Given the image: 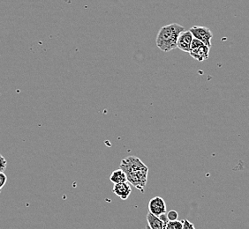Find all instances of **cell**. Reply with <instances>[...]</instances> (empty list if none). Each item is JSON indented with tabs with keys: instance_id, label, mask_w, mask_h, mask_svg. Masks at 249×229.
<instances>
[{
	"instance_id": "obj_6",
	"label": "cell",
	"mask_w": 249,
	"mask_h": 229,
	"mask_svg": "<svg viewBox=\"0 0 249 229\" xmlns=\"http://www.w3.org/2000/svg\"><path fill=\"white\" fill-rule=\"evenodd\" d=\"M167 221V216L165 214L157 217L149 213L147 215L148 225L146 226V229H166Z\"/></svg>"
},
{
	"instance_id": "obj_3",
	"label": "cell",
	"mask_w": 249,
	"mask_h": 229,
	"mask_svg": "<svg viewBox=\"0 0 249 229\" xmlns=\"http://www.w3.org/2000/svg\"><path fill=\"white\" fill-rule=\"evenodd\" d=\"M210 50H211L210 47L203 44L198 39L194 38L192 42L191 49H190L189 54L194 59H196L199 62H203L209 58Z\"/></svg>"
},
{
	"instance_id": "obj_14",
	"label": "cell",
	"mask_w": 249,
	"mask_h": 229,
	"mask_svg": "<svg viewBox=\"0 0 249 229\" xmlns=\"http://www.w3.org/2000/svg\"><path fill=\"white\" fill-rule=\"evenodd\" d=\"M182 229H196V227L190 221H188L187 220H183Z\"/></svg>"
},
{
	"instance_id": "obj_8",
	"label": "cell",
	"mask_w": 249,
	"mask_h": 229,
	"mask_svg": "<svg viewBox=\"0 0 249 229\" xmlns=\"http://www.w3.org/2000/svg\"><path fill=\"white\" fill-rule=\"evenodd\" d=\"M112 191L116 196L120 197L122 200H126L132 193V187L128 181L116 183L113 186Z\"/></svg>"
},
{
	"instance_id": "obj_13",
	"label": "cell",
	"mask_w": 249,
	"mask_h": 229,
	"mask_svg": "<svg viewBox=\"0 0 249 229\" xmlns=\"http://www.w3.org/2000/svg\"><path fill=\"white\" fill-rule=\"evenodd\" d=\"M166 216H167L168 220H177L178 218L177 212L174 210L170 211Z\"/></svg>"
},
{
	"instance_id": "obj_2",
	"label": "cell",
	"mask_w": 249,
	"mask_h": 229,
	"mask_svg": "<svg viewBox=\"0 0 249 229\" xmlns=\"http://www.w3.org/2000/svg\"><path fill=\"white\" fill-rule=\"evenodd\" d=\"M184 31V27L178 23L164 26L159 30L156 40L158 48L163 52H169L177 48L178 39Z\"/></svg>"
},
{
	"instance_id": "obj_11",
	"label": "cell",
	"mask_w": 249,
	"mask_h": 229,
	"mask_svg": "<svg viewBox=\"0 0 249 229\" xmlns=\"http://www.w3.org/2000/svg\"><path fill=\"white\" fill-rule=\"evenodd\" d=\"M7 167V162L3 155L0 154V173L5 172Z\"/></svg>"
},
{
	"instance_id": "obj_1",
	"label": "cell",
	"mask_w": 249,
	"mask_h": 229,
	"mask_svg": "<svg viewBox=\"0 0 249 229\" xmlns=\"http://www.w3.org/2000/svg\"><path fill=\"white\" fill-rule=\"evenodd\" d=\"M120 168L125 173L127 181L141 192H144L148 182L149 167L136 156L124 158L120 163Z\"/></svg>"
},
{
	"instance_id": "obj_9",
	"label": "cell",
	"mask_w": 249,
	"mask_h": 229,
	"mask_svg": "<svg viewBox=\"0 0 249 229\" xmlns=\"http://www.w3.org/2000/svg\"><path fill=\"white\" fill-rule=\"evenodd\" d=\"M110 181L112 183H121V182H124L127 181V178H126V175L121 168L116 169L114 171L110 174Z\"/></svg>"
},
{
	"instance_id": "obj_7",
	"label": "cell",
	"mask_w": 249,
	"mask_h": 229,
	"mask_svg": "<svg viewBox=\"0 0 249 229\" xmlns=\"http://www.w3.org/2000/svg\"><path fill=\"white\" fill-rule=\"evenodd\" d=\"M193 39H194V36L190 32V30L183 31L182 33L179 34L178 39L177 48L179 49L184 52L189 53L190 49H191Z\"/></svg>"
},
{
	"instance_id": "obj_10",
	"label": "cell",
	"mask_w": 249,
	"mask_h": 229,
	"mask_svg": "<svg viewBox=\"0 0 249 229\" xmlns=\"http://www.w3.org/2000/svg\"><path fill=\"white\" fill-rule=\"evenodd\" d=\"M183 220H168L166 229H182Z\"/></svg>"
},
{
	"instance_id": "obj_4",
	"label": "cell",
	"mask_w": 249,
	"mask_h": 229,
	"mask_svg": "<svg viewBox=\"0 0 249 229\" xmlns=\"http://www.w3.org/2000/svg\"><path fill=\"white\" fill-rule=\"evenodd\" d=\"M194 38H196L201 41L203 44L207 45L208 47L211 48V39L213 37V33L210 29L206 27L201 26H194L190 29Z\"/></svg>"
},
{
	"instance_id": "obj_12",
	"label": "cell",
	"mask_w": 249,
	"mask_h": 229,
	"mask_svg": "<svg viewBox=\"0 0 249 229\" xmlns=\"http://www.w3.org/2000/svg\"><path fill=\"white\" fill-rule=\"evenodd\" d=\"M6 181H7V177H6V175H5L4 172H3V173H0V193H1L2 189L5 186Z\"/></svg>"
},
{
	"instance_id": "obj_5",
	"label": "cell",
	"mask_w": 249,
	"mask_h": 229,
	"mask_svg": "<svg viewBox=\"0 0 249 229\" xmlns=\"http://www.w3.org/2000/svg\"><path fill=\"white\" fill-rule=\"evenodd\" d=\"M149 210L150 213L160 217L161 215L165 214L167 212L166 203L162 197L155 196L149 201Z\"/></svg>"
}]
</instances>
